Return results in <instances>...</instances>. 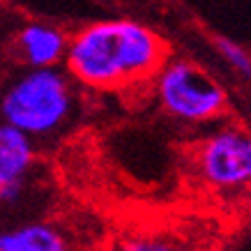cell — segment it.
Returning <instances> with one entry per match:
<instances>
[{
    "label": "cell",
    "instance_id": "cell-1",
    "mask_svg": "<svg viewBox=\"0 0 251 251\" xmlns=\"http://www.w3.org/2000/svg\"><path fill=\"white\" fill-rule=\"evenodd\" d=\"M166 62L164 39L127 19L90 23L67 42V74L95 90H115L154 76Z\"/></svg>",
    "mask_w": 251,
    "mask_h": 251
},
{
    "label": "cell",
    "instance_id": "cell-2",
    "mask_svg": "<svg viewBox=\"0 0 251 251\" xmlns=\"http://www.w3.org/2000/svg\"><path fill=\"white\" fill-rule=\"evenodd\" d=\"M72 108V81L58 67L25 69L0 90V120L30 138L55 134Z\"/></svg>",
    "mask_w": 251,
    "mask_h": 251
},
{
    "label": "cell",
    "instance_id": "cell-3",
    "mask_svg": "<svg viewBox=\"0 0 251 251\" xmlns=\"http://www.w3.org/2000/svg\"><path fill=\"white\" fill-rule=\"evenodd\" d=\"M157 97L168 113L184 122L212 120L226 106L224 88L189 60L161 65L157 72Z\"/></svg>",
    "mask_w": 251,
    "mask_h": 251
},
{
    "label": "cell",
    "instance_id": "cell-4",
    "mask_svg": "<svg viewBox=\"0 0 251 251\" xmlns=\"http://www.w3.org/2000/svg\"><path fill=\"white\" fill-rule=\"evenodd\" d=\"M201 171L210 184L242 187L251 182V134L242 129H221L201 148Z\"/></svg>",
    "mask_w": 251,
    "mask_h": 251
},
{
    "label": "cell",
    "instance_id": "cell-5",
    "mask_svg": "<svg viewBox=\"0 0 251 251\" xmlns=\"http://www.w3.org/2000/svg\"><path fill=\"white\" fill-rule=\"evenodd\" d=\"M32 164V138L0 120V203H12L19 198Z\"/></svg>",
    "mask_w": 251,
    "mask_h": 251
},
{
    "label": "cell",
    "instance_id": "cell-6",
    "mask_svg": "<svg viewBox=\"0 0 251 251\" xmlns=\"http://www.w3.org/2000/svg\"><path fill=\"white\" fill-rule=\"evenodd\" d=\"M69 37L49 23H28L23 25L14 39L16 53L28 69L55 67L65 60Z\"/></svg>",
    "mask_w": 251,
    "mask_h": 251
},
{
    "label": "cell",
    "instance_id": "cell-7",
    "mask_svg": "<svg viewBox=\"0 0 251 251\" xmlns=\"http://www.w3.org/2000/svg\"><path fill=\"white\" fill-rule=\"evenodd\" d=\"M0 251H69L67 242L51 224L32 221L0 233Z\"/></svg>",
    "mask_w": 251,
    "mask_h": 251
},
{
    "label": "cell",
    "instance_id": "cell-8",
    "mask_svg": "<svg viewBox=\"0 0 251 251\" xmlns=\"http://www.w3.org/2000/svg\"><path fill=\"white\" fill-rule=\"evenodd\" d=\"M217 49H219L221 58L228 62L237 74L251 78V55L244 51L242 46L235 44V42H230V39H221L219 37L217 39Z\"/></svg>",
    "mask_w": 251,
    "mask_h": 251
},
{
    "label": "cell",
    "instance_id": "cell-9",
    "mask_svg": "<svg viewBox=\"0 0 251 251\" xmlns=\"http://www.w3.org/2000/svg\"><path fill=\"white\" fill-rule=\"evenodd\" d=\"M115 251H175V249L164 240H157V237H134V240H127L125 244H120Z\"/></svg>",
    "mask_w": 251,
    "mask_h": 251
}]
</instances>
